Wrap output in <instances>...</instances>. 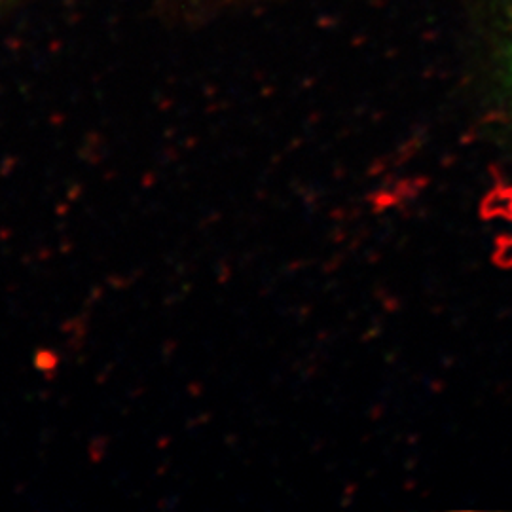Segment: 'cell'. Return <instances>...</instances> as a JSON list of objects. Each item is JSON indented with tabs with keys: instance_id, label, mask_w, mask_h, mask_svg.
I'll return each mask as SVG.
<instances>
[]
</instances>
